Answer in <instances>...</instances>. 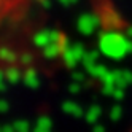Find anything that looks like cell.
I'll list each match as a JSON object with an SVG mask.
<instances>
[{"label": "cell", "mask_w": 132, "mask_h": 132, "mask_svg": "<svg viewBox=\"0 0 132 132\" xmlns=\"http://www.w3.org/2000/svg\"><path fill=\"white\" fill-rule=\"evenodd\" d=\"M24 5V0H0V27L11 21L19 13Z\"/></svg>", "instance_id": "cell-1"}]
</instances>
